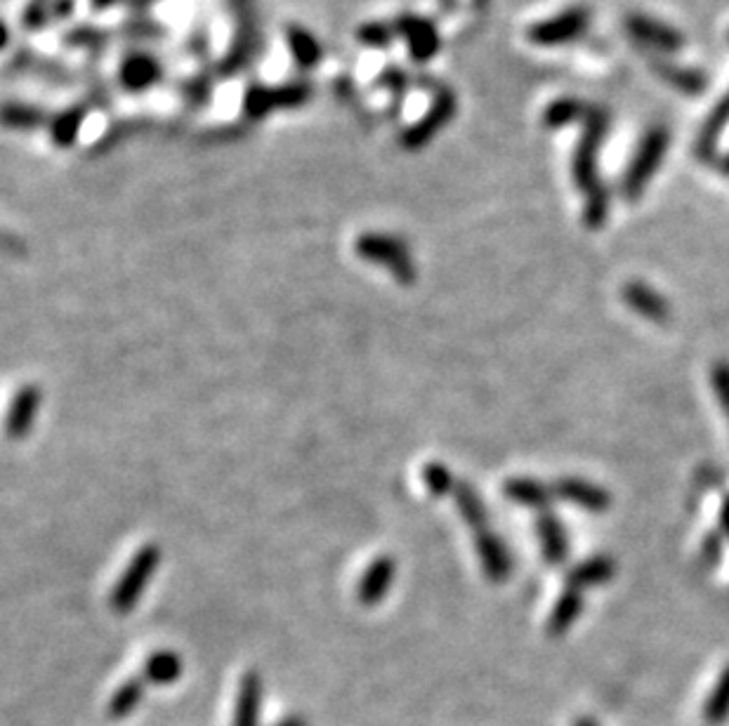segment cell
Masks as SVG:
<instances>
[{
	"label": "cell",
	"instance_id": "obj_5",
	"mask_svg": "<svg viewBox=\"0 0 729 726\" xmlns=\"http://www.w3.org/2000/svg\"><path fill=\"white\" fill-rule=\"evenodd\" d=\"M475 545H477L479 561H482L484 576L489 580H494V583H503V580L508 578L512 571L510 552H508V547L503 545V540L498 538L489 526V528H484V531H477Z\"/></svg>",
	"mask_w": 729,
	"mask_h": 726
},
{
	"label": "cell",
	"instance_id": "obj_23",
	"mask_svg": "<svg viewBox=\"0 0 729 726\" xmlns=\"http://www.w3.org/2000/svg\"><path fill=\"white\" fill-rule=\"evenodd\" d=\"M255 684H246V691H243L241 705H239V715H236V724L234 726H255Z\"/></svg>",
	"mask_w": 729,
	"mask_h": 726
},
{
	"label": "cell",
	"instance_id": "obj_21",
	"mask_svg": "<svg viewBox=\"0 0 729 726\" xmlns=\"http://www.w3.org/2000/svg\"><path fill=\"white\" fill-rule=\"evenodd\" d=\"M137 698H140V686H137V684H130V686H126V689H121V691H118V696L114 698V703H111L109 715L111 717L128 715V712L135 708Z\"/></svg>",
	"mask_w": 729,
	"mask_h": 726
},
{
	"label": "cell",
	"instance_id": "obj_25",
	"mask_svg": "<svg viewBox=\"0 0 729 726\" xmlns=\"http://www.w3.org/2000/svg\"><path fill=\"white\" fill-rule=\"evenodd\" d=\"M78 125H81V114H69L64 118H59V123L55 125V137L62 144H67L74 140Z\"/></svg>",
	"mask_w": 729,
	"mask_h": 726
},
{
	"label": "cell",
	"instance_id": "obj_7",
	"mask_svg": "<svg viewBox=\"0 0 729 726\" xmlns=\"http://www.w3.org/2000/svg\"><path fill=\"white\" fill-rule=\"evenodd\" d=\"M553 493L560 500H567V503L581 507V510L588 512H604L609 505H612V498L604 488L590 484L586 479H562L557 481Z\"/></svg>",
	"mask_w": 729,
	"mask_h": 726
},
{
	"label": "cell",
	"instance_id": "obj_15",
	"mask_svg": "<svg viewBox=\"0 0 729 726\" xmlns=\"http://www.w3.org/2000/svg\"><path fill=\"white\" fill-rule=\"evenodd\" d=\"M729 717V665L722 670V675L715 682L713 691L708 693L704 705V722L708 726H722Z\"/></svg>",
	"mask_w": 729,
	"mask_h": 726
},
{
	"label": "cell",
	"instance_id": "obj_28",
	"mask_svg": "<svg viewBox=\"0 0 729 726\" xmlns=\"http://www.w3.org/2000/svg\"><path fill=\"white\" fill-rule=\"evenodd\" d=\"M574 726H597V724H595V719H590V717H579L574 722Z\"/></svg>",
	"mask_w": 729,
	"mask_h": 726
},
{
	"label": "cell",
	"instance_id": "obj_2",
	"mask_svg": "<svg viewBox=\"0 0 729 726\" xmlns=\"http://www.w3.org/2000/svg\"><path fill=\"white\" fill-rule=\"evenodd\" d=\"M668 142H671V135H668V130L663 128V125H656V128H652L645 137H642L633 163L628 165L626 177H623V184H621L623 196H626L628 201L640 198V194L645 191L647 184L652 182V177L656 170H659L663 156H666Z\"/></svg>",
	"mask_w": 729,
	"mask_h": 726
},
{
	"label": "cell",
	"instance_id": "obj_20",
	"mask_svg": "<svg viewBox=\"0 0 729 726\" xmlns=\"http://www.w3.org/2000/svg\"><path fill=\"white\" fill-rule=\"evenodd\" d=\"M291 43H293V52H295V57H298L300 62L305 64V66H310V64L314 62V59L319 57V48H317V43H314L312 38L307 36L305 31H293V33H291Z\"/></svg>",
	"mask_w": 729,
	"mask_h": 726
},
{
	"label": "cell",
	"instance_id": "obj_10",
	"mask_svg": "<svg viewBox=\"0 0 729 726\" xmlns=\"http://www.w3.org/2000/svg\"><path fill=\"white\" fill-rule=\"evenodd\" d=\"M503 491L512 503L531 507V510H543V507H548L550 495H555L553 488H548L536 479H512L505 484Z\"/></svg>",
	"mask_w": 729,
	"mask_h": 726
},
{
	"label": "cell",
	"instance_id": "obj_11",
	"mask_svg": "<svg viewBox=\"0 0 729 726\" xmlns=\"http://www.w3.org/2000/svg\"><path fill=\"white\" fill-rule=\"evenodd\" d=\"M364 250L369 253L373 260L378 262H387L390 267L404 279H411V262L406 257V250L402 248V243L392 241V239H366L364 241Z\"/></svg>",
	"mask_w": 729,
	"mask_h": 726
},
{
	"label": "cell",
	"instance_id": "obj_9",
	"mask_svg": "<svg viewBox=\"0 0 729 726\" xmlns=\"http://www.w3.org/2000/svg\"><path fill=\"white\" fill-rule=\"evenodd\" d=\"M612 576H614V561L602 554V557H593V559L583 561L581 566H576V569L569 573L567 587H571V590L586 592L588 587L604 585L607 580H612Z\"/></svg>",
	"mask_w": 729,
	"mask_h": 726
},
{
	"label": "cell",
	"instance_id": "obj_8",
	"mask_svg": "<svg viewBox=\"0 0 729 726\" xmlns=\"http://www.w3.org/2000/svg\"><path fill=\"white\" fill-rule=\"evenodd\" d=\"M536 533L538 543H541V554L548 564H562L567 559L569 543L567 531L560 524V519L553 512H541L536 519Z\"/></svg>",
	"mask_w": 729,
	"mask_h": 726
},
{
	"label": "cell",
	"instance_id": "obj_19",
	"mask_svg": "<svg viewBox=\"0 0 729 726\" xmlns=\"http://www.w3.org/2000/svg\"><path fill=\"white\" fill-rule=\"evenodd\" d=\"M154 76H156V64L147 57L130 59L126 69H123V83L133 90L147 88V85H151V81H154Z\"/></svg>",
	"mask_w": 729,
	"mask_h": 726
},
{
	"label": "cell",
	"instance_id": "obj_24",
	"mask_svg": "<svg viewBox=\"0 0 729 726\" xmlns=\"http://www.w3.org/2000/svg\"><path fill=\"white\" fill-rule=\"evenodd\" d=\"M425 481L435 493H446L451 488V474L442 465H432L425 470Z\"/></svg>",
	"mask_w": 729,
	"mask_h": 726
},
{
	"label": "cell",
	"instance_id": "obj_13",
	"mask_svg": "<svg viewBox=\"0 0 729 726\" xmlns=\"http://www.w3.org/2000/svg\"><path fill=\"white\" fill-rule=\"evenodd\" d=\"M402 33L409 41L411 55L418 59H428L437 52V33L428 22L423 19H404L402 22Z\"/></svg>",
	"mask_w": 729,
	"mask_h": 726
},
{
	"label": "cell",
	"instance_id": "obj_29",
	"mask_svg": "<svg viewBox=\"0 0 729 726\" xmlns=\"http://www.w3.org/2000/svg\"><path fill=\"white\" fill-rule=\"evenodd\" d=\"M281 726H305V724L298 722V719H291V722H284Z\"/></svg>",
	"mask_w": 729,
	"mask_h": 726
},
{
	"label": "cell",
	"instance_id": "obj_16",
	"mask_svg": "<svg viewBox=\"0 0 729 726\" xmlns=\"http://www.w3.org/2000/svg\"><path fill=\"white\" fill-rule=\"evenodd\" d=\"M456 503H458V510H461V514H463V519L468 521L472 528H475V533L489 528V512H486L482 498L475 493V488H470V486L458 488Z\"/></svg>",
	"mask_w": 729,
	"mask_h": 726
},
{
	"label": "cell",
	"instance_id": "obj_22",
	"mask_svg": "<svg viewBox=\"0 0 729 726\" xmlns=\"http://www.w3.org/2000/svg\"><path fill=\"white\" fill-rule=\"evenodd\" d=\"M711 380H713L715 394H718V399L722 404V411H725V415L729 418V363H725V361L718 363V366L713 368Z\"/></svg>",
	"mask_w": 729,
	"mask_h": 726
},
{
	"label": "cell",
	"instance_id": "obj_3",
	"mask_svg": "<svg viewBox=\"0 0 729 726\" xmlns=\"http://www.w3.org/2000/svg\"><path fill=\"white\" fill-rule=\"evenodd\" d=\"M588 26L590 12L586 8H571L531 26L527 38L538 48H557V45H567L581 38L588 31Z\"/></svg>",
	"mask_w": 729,
	"mask_h": 726
},
{
	"label": "cell",
	"instance_id": "obj_18",
	"mask_svg": "<svg viewBox=\"0 0 729 726\" xmlns=\"http://www.w3.org/2000/svg\"><path fill=\"white\" fill-rule=\"evenodd\" d=\"M727 123H729V92L722 97V102L718 104V107L713 109V114L708 116L704 130H701V140H699L701 154H708V151H711L715 137L725 130Z\"/></svg>",
	"mask_w": 729,
	"mask_h": 726
},
{
	"label": "cell",
	"instance_id": "obj_4",
	"mask_svg": "<svg viewBox=\"0 0 729 726\" xmlns=\"http://www.w3.org/2000/svg\"><path fill=\"white\" fill-rule=\"evenodd\" d=\"M626 29L630 36H633L635 43L645 45V48H652L656 52H678L685 43L680 31H675L673 26L666 22H659V19H652L647 15H630L626 19Z\"/></svg>",
	"mask_w": 729,
	"mask_h": 726
},
{
	"label": "cell",
	"instance_id": "obj_27",
	"mask_svg": "<svg viewBox=\"0 0 729 726\" xmlns=\"http://www.w3.org/2000/svg\"><path fill=\"white\" fill-rule=\"evenodd\" d=\"M720 526H722V531H725L727 536H729V498L725 500V505H722V512H720Z\"/></svg>",
	"mask_w": 729,
	"mask_h": 726
},
{
	"label": "cell",
	"instance_id": "obj_17",
	"mask_svg": "<svg viewBox=\"0 0 729 726\" xmlns=\"http://www.w3.org/2000/svg\"><path fill=\"white\" fill-rule=\"evenodd\" d=\"M656 71L666 78L668 83L680 88L682 92L696 95L706 88V76L696 69H680V66H656Z\"/></svg>",
	"mask_w": 729,
	"mask_h": 726
},
{
	"label": "cell",
	"instance_id": "obj_26",
	"mask_svg": "<svg viewBox=\"0 0 729 726\" xmlns=\"http://www.w3.org/2000/svg\"><path fill=\"white\" fill-rule=\"evenodd\" d=\"M704 554H706V559L711 561V564H715V561H718V557H720V538H715V536L708 538L706 545H704Z\"/></svg>",
	"mask_w": 729,
	"mask_h": 726
},
{
	"label": "cell",
	"instance_id": "obj_6",
	"mask_svg": "<svg viewBox=\"0 0 729 726\" xmlns=\"http://www.w3.org/2000/svg\"><path fill=\"white\" fill-rule=\"evenodd\" d=\"M623 300L626 305L633 309L635 314H640L642 319L654 321V323H666L671 319V305L666 302V297L656 293L652 286L642 281H633L623 288Z\"/></svg>",
	"mask_w": 729,
	"mask_h": 726
},
{
	"label": "cell",
	"instance_id": "obj_12",
	"mask_svg": "<svg viewBox=\"0 0 729 726\" xmlns=\"http://www.w3.org/2000/svg\"><path fill=\"white\" fill-rule=\"evenodd\" d=\"M581 611H583V592L567 587V590L562 592V597L557 599L553 613H550L548 620L550 635H564V632L571 627V623L581 616Z\"/></svg>",
	"mask_w": 729,
	"mask_h": 726
},
{
	"label": "cell",
	"instance_id": "obj_1",
	"mask_svg": "<svg viewBox=\"0 0 729 726\" xmlns=\"http://www.w3.org/2000/svg\"><path fill=\"white\" fill-rule=\"evenodd\" d=\"M579 121L583 123V137L574 156V180L586 194V224L597 229L607 220L609 210V196L597 175V151L602 147L609 121L604 109L593 107V104L583 107Z\"/></svg>",
	"mask_w": 729,
	"mask_h": 726
},
{
	"label": "cell",
	"instance_id": "obj_30",
	"mask_svg": "<svg viewBox=\"0 0 729 726\" xmlns=\"http://www.w3.org/2000/svg\"><path fill=\"white\" fill-rule=\"evenodd\" d=\"M725 165H727V170H729V156H727V161H725Z\"/></svg>",
	"mask_w": 729,
	"mask_h": 726
},
{
	"label": "cell",
	"instance_id": "obj_14",
	"mask_svg": "<svg viewBox=\"0 0 729 726\" xmlns=\"http://www.w3.org/2000/svg\"><path fill=\"white\" fill-rule=\"evenodd\" d=\"M451 114H453V95H444L437 102L435 111H430V114L423 118V123L416 125V128L406 135V144H409V147H420L423 142H428L430 135H435V132L449 121Z\"/></svg>",
	"mask_w": 729,
	"mask_h": 726
}]
</instances>
